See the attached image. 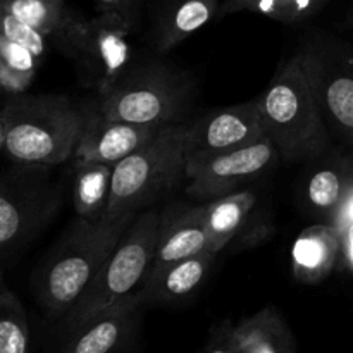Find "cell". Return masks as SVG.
Wrapping results in <instances>:
<instances>
[{
	"label": "cell",
	"instance_id": "1",
	"mask_svg": "<svg viewBox=\"0 0 353 353\" xmlns=\"http://www.w3.org/2000/svg\"><path fill=\"white\" fill-rule=\"evenodd\" d=\"M90 105L68 95H6L0 148L10 164L55 168L74 155Z\"/></svg>",
	"mask_w": 353,
	"mask_h": 353
},
{
	"label": "cell",
	"instance_id": "2",
	"mask_svg": "<svg viewBox=\"0 0 353 353\" xmlns=\"http://www.w3.org/2000/svg\"><path fill=\"white\" fill-rule=\"evenodd\" d=\"M138 214L88 221L76 216L33 274L38 305L50 321H62L78 303Z\"/></svg>",
	"mask_w": 353,
	"mask_h": 353
},
{
	"label": "cell",
	"instance_id": "3",
	"mask_svg": "<svg viewBox=\"0 0 353 353\" xmlns=\"http://www.w3.org/2000/svg\"><path fill=\"white\" fill-rule=\"evenodd\" d=\"M257 103L265 137L281 161H316L330 148L331 133L296 54L279 65Z\"/></svg>",
	"mask_w": 353,
	"mask_h": 353
},
{
	"label": "cell",
	"instance_id": "4",
	"mask_svg": "<svg viewBox=\"0 0 353 353\" xmlns=\"http://www.w3.org/2000/svg\"><path fill=\"white\" fill-rule=\"evenodd\" d=\"M192 90V78L185 71L165 62H148L128 68L97 93L93 105L112 119L162 128L179 123Z\"/></svg>",
	"mask_w": 353,
	"mask_h": 353
},
{
	"label": "cell",
	"instance_id": "5",
	"mask_svg": "<svg viewBox=\"0 0 353 353\" xmlns=\"http://www.w3.org/2000/svg\"><path fill=\"white\" fill-rule=\"evenodd\" d=\"M159 226L161 214L152 209L134 217L81 299L61 321L65 334L141 288L154 265Z\"/></svg>",
	"mask_w": 353,
	"mask_h": 353
},
{
	"label": "cell",
	"instance_id": "6",
	"mask_svg": "<svg viewBox=\"0 0 353 353\" xmlns=\"http://www.w3.org/2000/svg\"><path fill=\"white\" fill-rule=\"evenodd\" d=\"M186 124L164 126L150 141L114 165L110 202L103 217L140 214L186 179Z\"/></svg>",
	"mask_w": 353,
	"mask_h": 353
},
{
	"label": "cell",
	"instance_id": "7",
	"mask_svg": "<svg viewBox=\"0 0 353 353\" xmlns=\"http://www.w3.org/2000/svg\"><path fill=\"white\" fill-rule=\"evenodd\" d=\"M50 168L16 165L0 181V264L12 268L61 210L62 186L48 176Z\"/></svg>",
	"mask_w": 353,
	"mask_h": 353
},
{
	"label": "cell",
	"instance_id": "8",
	"mask_svg": "<svg viewBox=\"0 0 353 353\" xmlns=\"http://www.w3.org/2000/svg\"><path fill=\"white\" fill-rule=\"evenodd\" d=\"M330 133L353 148V48L333 37H312L296 50Z\"/></svg>",
	"mask_w": 353,
	"mask_h": 353
},
{
	"label": "cell",
	"instance_id": "9",
	"mask_svg": "<svg viewBox=\"0 0 353 353\" xmlns=\"http://www.w3.org/2000/svg\"><path fill=\"white\" fill-rule=\"evenodd\" d=\"M130 31L119 14L105 12L95 19H78L54 47L74 64L81 85L99 93L130 68Z\"/></svg>",
	"mask_w": 353,
	"mask_h": 353
},
{
	"label": "cell",
	"instance_id": "10",
	"mask_svg": "<svg viewBox=\"0 0 353 353\" xmlns=\"http://www.w3.org/2000/svg\"><path fill=\"white\" fill-rule=\"evenodd\" d=\"M265 138L257 99L205 114L186 124V168L203 159L248 147Z\"/></svg>",
	"mask_w": 353,
	"mask_h": 353
},
{
	"label": "cell",
	"instance_id": "11",
	"mask_svg": "<svg viewBox=\"0 0 353 353\" xmlns=\"http://www.w3.org/2000/svg\"><path fill=\"white\" fill-rule=\"evenodd\" d=\"M281 161L278 148L268 137L238 150L203 159L186 168V192L200 200H214L234 193L243 183L259 178Z\"/></svg>",
	"mask_w": 353,
	"mask_h": 353
},
{
	"label": "cell",
	"instance_id": "12",
	"mask_svg": "<svg viewBox=\"0 0 353 353\" xmlns=\"http://www.w3.org/2000/svg\"><path fill=\"white\" fill-rule=\"evenodd\" d=\"M145 307L138 290L68 333L61 353H123L137 338Z\"/></svg>",
	"mask_w": 353,
	"mask_h": 353
},
{
	"label": "cell",
	"instance_id": "13",
	"mask_svg": "<svg viewBox=\"0 0 353 353\" xmlns=\"http://www.w3.org/2000/svg\"><path fill=\"white\" fill-rule=\"evenodd\" d=\"M162 128L112 119L92 103L85 130L76 145L74 157L76 161L116 165L150 141Z\"/></svg>",
	"mask_w": 353,
	"mask_h": 353
},
{
	"label": "cell",
	"instance_id": "14",
	"mask_svg": "<svg viewBox=\"0 0 353 353\" xmlns=\"http://www.w3.org/2000/svg\"><path fill=\"white\" fill-rule=\"evenodd\" d=\"M209 234L203 224L202 205H172L161 214L157 250L148 274H155L172 262L209 250Z\"/></svg>",
	"mask_w": 353,
	"mask_h": 353
},
{
	"label": "cell",
	"instance_id": "15",
	"mask_svg": "<svg viewBox=\"0 0 353 353\" xmlns=\"http://www.w3.org/2000/svg\"><path fill=\"white\" fill-rule=\"evenodd\" d=\"M216 255L203 250L148 274L140 288L145 305H179L192 299L209 278Z\"/></svg>",
	"mask_w": 353,
	"mask_h": 353
},
{
	"label": "cell",
	"instance_id": "16",
	"mask_svg": "<svg viewBox=\"0 0 353 353\" xmlns=\"http://www.w3.org/2000/svg\"><path fill=\"white\" fill-rule=\"evenodd\" d=\"M343 240L333 224H314L296 236L292 248V271L302 285H317L333 272Z\"/></svg>",
	"mask_w": 353,
	"mask_h": 353
},
{
	"label": "cell",
	"instance_id": "17",
	"mask_svg": "<svg viewBox=\"0 0 353 353\" xmlns=\"http://www.w3.org/2000/svg\"><path fill=\"white\" fill-rule=\"evenodd\" d=\"M257 199L252 192H234L203 203V224L209 234V250L219 254L234 238L252 228Z\"/></svg>",
	"mask_w": 353,
	"mask_h": 353
},
{
	"label": "cell",
	"instance_id": "18",
	"mask_svg": "<svg viewBox=\"0 0 353 353\" xmlns=\"http://www.w3.org/2000/svg\"><path fill=\"white\" fill-rule=\"evenodd\" d=\"M236 353H295V340L276 307L269 305L234 324Z\"/></svg>",
	"mask_w": 353,
	"mask_h": 353
},
{
	"label": "cell",
	"instance_id": "19",
	"mask_svg": "<svg viewBox=\"0 0 353 353\" xmlns=\"http://www.w3.org/2000/svg\"><path fill=\"white\" fill-rule=\"evenodd\" d=\"M353 188V164L350 162H326L314 169L305 185V200L321 216L331 223L340 212Z\"/></svg>",
	"mask_w": 353,
	"mask_h": 353
},
{
	"label": "cell",
	"instance_id": "20",
	"mask_svg": "<svg viewBox=\"0 0 353 353\" xmlns=\"http://www.w3.org/2000/svg\"><path fill=\"white\" fill-rule=\"evenodd\" d=\"M114 165L76 161L72 181V202L76 216L100 221L107 212L112 188Z\"/></svg>",
	"mask_w": 353,
	"mask_h": 353
},
{
	"label": "cell",
	"instance_id": "21",
	"mask_svg": "<svg viewBox=\"0 0 353 353\" xmlns=\"http://www.w3.org/2000/svg\"><path fill=\"white\" fill-rule=\"evenodd\" d=\"M2 10L43 33L54 45L78 23L62 0H3Z\"/></svg>",
	"mask_w": 353,
	"mask_h": 353
},
{
	"label": "cell",
	"instance_id": "22",
	"mask_svg": "<svg viewBox=\"0 0 353 353\" xmlns=\"http://www.w3.org/2000/svg\"><path fill=\"white\" fill-rule=\"evenodd\" d=\"M216 9V0H183L169 16L164 17L155 37V48L169 52L195 31L205 26Z\"/></svg>",
	"mask_w": 353,
	"mask_h": 353
},
{
	"label": "cell",
	"instance_id": "23",
	"mask_svg": "<svg viewBox=\"0 0 353 353\" xmlns=\"http://www.w3.org/2000/svg\"><path fill=\"white\" fill-rule=\"evenodd\" d=\"M41 61L23 45L0 37V85L6 95L24 93L37 76Z\"/></svg>",
	"mask_w": 353,
	"mask_h": 353
},
{
	"label": "cell",
	"instance_id": "24",
	"mask_svg": "<svg viewBox=\"0 0 353 353\" xmlns=\"http://www.w3.org/2000/svg\"><path fill=\"white\" fill-rule=\"evenodd\" d=\"M0 288V353H30V323L16 293Z\"/></svg>",
	"mask_w": 353,
	"mask_h": 353
},
{
	"label": "cell",
	"instance_id": "25",
	"mask_svg": "<svg viewBox=\"0 0 353 353\" xmlns=\"http://www.w3.org/2000/svg\"><path fill=\"white\" fill-rule=\"evenodd\" d=\"M0 37L9 38L10 41L23 45L30 52H33L40 61H43L45 54H47L48 38L43 33H40L34 28L28 26L23 21L16 19L12 14L3 12L2 10V33Z\"/></svg>",
	"mask_w": 353,
	"mask_h": 353
},
{
	"label": "cell",
	"instance_id": "26",
	"mask_svg": "<svg viewBox=\"0 0 353 353\" xmlns=\"http://www.w3.org/2000/svg\"><path fill=\"white\" fill-rule=\"evenodd\" d=\"M200 353H236L234 324H231L230 321H223L221 324H217Z\"/></svg>",
	"mask_w": 353,
	"mask_h": 353
},
{
	"label": "cell",
	"instance_id": "27",
	"mask_svg": "<svg viewBox=\"0 0 353 353\" xmlns=\"http://www.w3.org/2000/svg\"><path fill=\"white\" fill-rule=\"evenodd\" d=\"M327 0H281L279 12L283 23H299L305 17L312 16Z\"/></svg>",
	"mask_w": 353,
	"mask_h": 353
},
{
	"label": "cell",
	"instance_id": "28",
	"mask_svg": "<svg viewBox=\"0 0 353 353\" xmlns=\"http://www.w3.org/2000/svg\"><path fill=\"white\" fill-rule=\"evenodd\" d=\"M279 6L281 0H230L224 7L226 12H236V10H257V12L265 14V16L272 17V19H281V12H279Z\"/></svg>",
	"mask_w": 353,
	"mask_h": 353
}]
</instances>
